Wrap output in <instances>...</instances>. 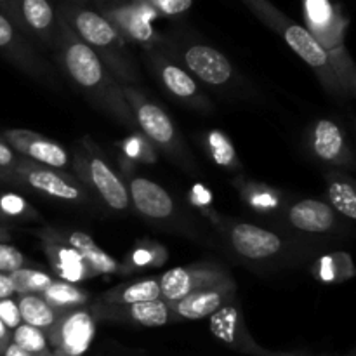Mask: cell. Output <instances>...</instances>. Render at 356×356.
Returning a JSON list of instances; mask_svg holds the SVG:
<instances>
[{
	"label": "cell",
	"instance_id": "obj_1",
	"mask_svg": "<svg viewBox=\"0 0 356 356\" xmlns=\"http://www.w3.org/2000/svg\"><path fill=\"white\" fill-rule=\"evenodd\" d=\"M59 61L73 86L94 106L110 115L124 127L138 129L134 115L122 92V86L89 45L68 35L61 42Z\"/></svg>",
	"mask_w": 356,
	"mask_h": 356
},
{
	"label": "cell",
	"instance_id": "obj_2",
	"mask_svg": "<svg viewBox=\"0 0 356 356\" xmlns=\"http://www.w3.org/2000/svg\"><path fill=\"white\" fill-rule=\"evenodd\" d=\"M125 101L134 115V122L139 131L160 149L167 153L174 162L183 163L188 169H193L195 162L188 153L176 125L170 120L165 110L149 101L136 86H122Z\"/></svg>",
	"mask_w": 356,
	"mask_h": 356
},
{
	"label": "cell",
	"instance_id": "obj_3",
	"mask_svg": "<svg viewBox=\"0 0 356 356\" xmlns=\"http://www.w3.org/2000/svg\"><path fill=\"white\" fill-rule=\"evenodd\" d=\"M73 28L83 44L89 45L99 56L101 61L120 86H134L138 82L139 75L132 68L131 61L122 54L118 47L117 30L111 26L106 17L92 10H79L73 16Z\"/></svg>",
	"mask_w": 356,
	"mask_h": 356
},
{
	"label": "cell",
	"instance_id": "obj_4",
	"mask_svg": "<svg viewBox=\"0 0 356 356\" xmlns=\"http://www.w3.org/2000/svg\"><path fill=\"white\" fill-rule=\"evenodd\" d=\"M19 186H28L35 191L63 202H86L89 193L79 179L66 174L65 170L51 169L31 160L19 156L13 170Z\"/></svg>",
	"mask_w": 356,
	"mask_h": 356
},
{
	"label": "cell",
	"instance_id": "obj_5",
	"mask_svg": "<svg viewBox=\"0 0 356 356\" xmlns=\"http://www.w3.org/2000/svg\"><path fill=\"white\" fill-rule=\"evenodd\" d=\"M226 280H232V275L221 264L211 263V261L172 268V270L165 271L162 277H159L160 299L165 302L179 301L200 289L211 287V285L221 284Z\"/></svg>",
	"mask_w": 356,
	"mask_h": 356
},
{
	"label": "cell",
	"instance_id": "obj_6",
	"mask_svg": "<svg viewBox=\"0 0 356 356\" xmlns=\"http://www.w3.org/2000/svg\"><path fill=\"white\" fill-rule=\"evenodd\" d=\"M82 146L86 148V159L80 162L83 163L82 167L86 170V179L89 181L90 186L97 191L101 200L113 211H127L129 204V191L124 181L115 174L110 163L101 156L99 149L96 148L94 143L89 139H83Z\"/></svg>",
	"mask_w": 356,
	"mask_h": 356
},
{
	"label": "cell",
	"instance_id": "obj_7",
	"mask_svg": "<svg viewBox=\"0 0 356 356\" xmlns=\"http://www.w3.org/2000/svg\"><path fill=\"white\" fill-rule=\"evenodd\" d=\"M209 327L211 332L219 343L228 346L229 350L236 351L242 355L250 356H280L282 353H275V351H268L261 348L256 341L250 336L249 329H247L245 318H243L242 312L235 301L228 302L218 312L212 313L209 316Z\"/></svg>",
	"mask_w": 356,
	"mask_h": 356
},
{
	"label": "cell",
	"instance_id": "obj_8",
	"mask_svg": "<svg viewBox=\"0 0 356 356\" xmlns=\"http://www.w3.org/2000/svg\"><path fill=\"white\" fill-rule=\"evenodd\" d=\"M2 139L16 155L31 162L58 170H66L70 167L68 152L51 138H45L28 129H9L3 131Z\"/></svg>",
	"mask_w": 356,
	"mask_h": 356
},
{
	"label": "cell",
	"instance_id": "obj_9",
	"mask_svg": "<svg viewBox=\"0 0 356 356\" xmlns=\"http://www.w3.org/2000/svg\"><path fill=\"white\" fill-rule=\"evenodd\" d=\"M94 337V316L86 309H70L61 315L47 341L52 350L66 356H79L89 348Z\"/></svg>",
	"mask_w": 356,
	"mask_h": 356
},
{
	"label": "cell",
	"instance_id": "obj_10",
	"mask_svg": "<svg viewBox=\"0 0 356 356\" xmlns=\"http://www.w3.org/2000/svg\"><path fill=\"white\" fill-rule=\"evenodd\" d=\"M235 282L232 278V280L200 289V291L193 292V294L186 296V298L179 299V301L167 302V306L174 313L177 322H183V320H190V322L204 320L209 318L212 313H216L225 305L232 302L235 299Z\"/></svg>",
	"mask_w": 356,
	"mask_h": 356
},
{
	"label": "cell",
	"instance_id": "obj_11",
	"mask_svg": "<svg viewBox=\"0 0 356 356\" xmlns=\"http://www.w3.org/2000/svg\"><path fill=\"white\" fill-rule=\"evenodd\" d=\"M152 61L156 79L165 87L167 92L172 94L176 99L183 101L184 104L197 108L200 111H211L214 108L207 94L200 89L197 80L186 70L167 61L162 56H153Z\"/></svg>",
	"mask_w": 356,
	"mask_h": 356
},
{
	"label": "cell",
	"instance_id": "obj_12",
	"mask_svg": "<svg viewBox=\"0 0 356 356\" xmlns=\"http://www.w3.org/2000/svg\"><path fill=\"white\" fill-rule=\"evenodd\" d=\"M184 65L193 73V79L202 80L207 86L225 87L233 82L235 70L222 52L211 45L195 44L184 51Z\"/></svg>",
	"mask_w": 356,
	"mask_h": 356
},
{
	"label": "cell",
	"instance_id": "obj_13",
	"mask_svg": "<svg viewBox=\"0 0 356 356\" xmlns=\"http://www.w3.org/2000/svg\"><path fill=\"white\" fill-rule=\"evenodd\" d=\"M94 315L106 320H118V322L136 323L141 327H162L167 323L177 322L174 313L167 306L165 301L156 299L149 302H139L131 306H108L94 302Z\"/></svg>",
	"mask_w": 356,
	"mask_h": 356
},
{
	"label": "cell",
	"instance_id": "obj_14",
	"mask_svg": "<svg viewBox=\"0 0 356 356\" xmlns=\"http://www.w3.org/2000/svg\"><path fill=\"white\" fill-rule=\"evenodd\" d=\"M229 242L236 254L250 261L273 257L282 250V240L277 233L249 222H238L229 229Z\"/></svg>",
	"mask_w": 356,
	"mask_h": 356
},
{
	"label": "cell",
	"instance_id": "obj_15",
	"mask_svg": "<svg viewBox=\"0 0 356 356\" xmlns=\"http://www.w3.org/2000/svg\"><path fill=\"white\" fill-rule=\"evenodd\" d=\"M127 191L129 200L145 218L153 221H165L176 212V204L167 190L146 177H132L129 181Z\"/></svg>",
	"mask_w": 356,
	"mask_h": 356
},
{
	"label": "cell",
	"instance_id": "obj_16",
	"mask_svg": "<svg viewBox=\"0 0 356 356\" xmlns=\"http://www.w3.org/2000/svg\"><path fill=\"white\" fill-rule=\"evenodd\" d=\"M38 238L42 240V245H44L45 254H47L56 275L61 277L63 280L73 282L92 277L90 270L87 268L86 261H83L72 247H68L65 242H61V240L52 233V229L38 232Z\"/></svg>",
	"mask_w": 356,
	"mask_h": 356
},
{
	"label": "cell",
	"instance_id": "obj_17",
	"mask_svg": "<svg viewBox=\"0 0 356 356\" xmlns=\"http://www.w3.org/2000/svg\"><path fill=\"white\" fill-rule=\"evenodd\" d=\"M56 236L66 245L72 247L83 261L92 275H113L120 271V264L113 259L108 252H104L99 245L83 232H61L52 229Z\"/></svg>",
	"mask_w": 356,
	"mask_h": 356
},
{
	"label": "cell",
	"instance_id": "obj_18",
	"mask_svg": "<svg viewBox=\"0 0 356 356\" xmlns=\"http://www.w3.org/2000/svg\"><path fill=\"white\" fill-rule=\"evenodd\" d=\"M291 226L305 233H327L336 225V212L322 200H301L292 205L287 212Z\"/></svg>",
	"mask_w": 356,
	"mask_h": 356
},
{
	"label": "cell",
	"instance_id": "obj_19",
	"mask_svg": "<svg viewBox=\"0 0 356 356\" xmlns=\"http://www.w3.org/2000/svg\"><path fill=\"white\" fill-rule=\"evenodd\" d=\"M312 146L315 155L320 160L329 163H346L351 162L350 149H348L344 132L336 122L320 120L316 122L312 136Z\"/></svg>",
	"mask_w": 356,
	"mask_h": 356
},
{
	"label": "cell",
	"instance_id": "obj_20",
	"mask_svg": "<svg viewBox=\"0 0 356 356\" xmlns=\"http://www.w3.org/2000/svg\"><path fill=\"white\" fill-rule=\"evenodd\" d=\"M160 299L159 278H143V280L129 282L110 289L96 302L108 306H131L139 302H149Z\"/></svg>",
	"mask_w": 356,
	"mask_h": 356
},
{
	"label": "cell",
	"instance_id": "obj_21",
	"mask_svg": "<svg viewBox=\"0 0 356 356\" xmlns=\"http://www.w3.org/2000/svg\"><path fill=\"white\" fill-rule=\"evenodd\" d=\"M0 51L6 52L10 61L16 63L21 70L30 76L38 80H44L47 83H54V76L49 75L45 66L38 59L30 56V52L16 47V31H14L13 23L7 19L3 14H0Z\"/></svg>",
	"mask_w": 356,
	"mask_h": 356
},
{
	"label": "cell",
	"instance_id": "obj_22",
	"mask_svg": "<svg viewBox=\"0 0 356 356\" xmlns=\"http://www.w3.org/2000/svg\"><path fill=\"white\" fill-rule=\"evenodd\" d=\"M17 308H19V315L23 323L42 330V332L45 334V337H47V334L51 332L52 327L58 323V320L61 318V315L65 313L52 308V306L38 294L19 296V298H17Z\"/></svg>",
	"mask_w": 356,
	"mask_h": 356
},
{
	"label": "cell",
	"instance_id": "obj_23",
	"mask_svg": "<svg viewBox=\"0 0 356 356\" xmlns=\"http://www.w3.org/2000/svg\"><path fill=\"white\" fill-rule=\"evenodd\" d=\"M42 298L59 312H70V309H82L89 306L90 296L82 289L75 287L73 284L65 280H54L44 291Z\"/></svg>",
	"mask_w": 356,
	"mask_h": 356
},
{
	"label": "cell",
	"instance_id": "obj_24",
	"mask_svg": "<svg viewBox=\"0 0 356 356\" xmlns=\"http://www.w3.org/2000/svg\"><path fill=\"white\" fill-rule=\"evenodd\" d=\"M23 19L35 33L47 37L54 24V10L47 0H21Z\"/></svg>",
	"mask_w": 356,
	"mask_h": 356
},
{
	"label": "cell",
	"instance_id": "obj_25",
	"mask_svg": "<svg viewBox=\"0 0 356 356\" xmlns=\"http://www.w3.org/2000/svg\"><path fill=\"white\" fill-rule=\"evenodd\" d=\"M327 197H329L330 207L332 211H337L339 214H343L344 218H348L350 221L356 219V190L353 183L343 179V177H337L332 179L327 186Z\"/></svg>",
	"mask_w": 356,
	"mask_h": 356
},
{
	"label": "cell",
	"instance_id": "obj_26",
	"mask_svg": "<svg viewBox=\"0 0 356 356\" xmlns=\"http://www.w3.org/2000/svg\"><path fill=\"white\" fill-rule=\"evenodd\" d=\"M10 282H13L14 292L17 296H28V294H44L45 289L54 282V277L40 270H33V268H19V270L9 273Z\"/></svg>",
	"mask_w": 356,
	"mask_h": 356
},
{
	"label": "cell",
	"instance_id": "obj_27",
	"mask_svg": "<svg viewBox=\"0 0 356 356\" xmlns=\"http://www.w3.org/2000/svg\"><path fill=\"white\" fill-rule=\"evenodd\" d=\"M10 343H14L16 346H19L21 350L28 351V353L35 356H42L51 350L45 334L42 332V330L35 329V327L26 325V323H21L17 329L13 330Z\"/></svg>",
	"mask_w": 356,
	"mask_h": 356
},
{
	"label": "cell",
	"instance_id": "obj_28",
	"mask_svg": "<svg viewBox=\"0 0 356 356\" xmlns=\"http://www.w3.org/2000/svg\"><path fill=\"white\" fill-rule=\"evenodd\" d=\"M35 218H38L37 211L23 197L14 193L0 195V221H30Z\"/></svg>",
	"mask_w": 356,
	"mask_h": 356
},
{
	"label": "cell",
	"instance_id": "obj_29",
	"mask_svg": "<svg viewBox=\"0 0 356 356\" xmlns=\"http://www.w3.org/2000/svg\"><path fill=\"white\" fill-rule=\"evenodd\" d=\"M19 268H26L24 254L9 242H0V273H13Z\"/></svg>",
	"mask_w": 356,
	"mask_h": 356
},
{
	"label": "cell",
	"instance_id": "obj_30",
	"mask_svg": "<svg viewBox=\"0 0 356 356\" xmlns=\"http://www.w3.org/2000/svg\"><path fill=\"white\" fill-rule=\"evenodd\" d=\"M0 320H2V323L10 332L23 323L19 315V308H17V301H14L13 298L0 299Z\"/></svg>",
	"mask_w": 356,
	"mask_h": 356
},
{
	"label": "cell",
	"instance_id": "obj_31",
	"mask_svg": "<svg viewBox=\"0 0 356 356\" xmlns=\"http://www.w3.org/2000/svg\"><path fill=\"white\" fill-rule=\"evenodd\" d=\"M17 160H19V155H16V153L13 152V148L0 138V169L13 172Z\"/></svg>",
	"mask_w": 356,
	"mask_h": 356
},
{
	"label": "cell",
	"instance_id": "obj_32",
	"mask_svg": "<svg viewBox=\"0 0 356 356\" xmlns=\"http://www.w3.org/2000/svg\"><path fill=\"white\" fill-rule=\"evenodd\" d=\"M160 7H162L163 13L167 14H179L184 13L186 9H190L191 0H162Z\"/></svg>",
	"mask_w": 356,
	"mask_h": 356
},
{
	"label": "cell",
	"instance_id": "obj_33",
	"mask_svg": "<svg viewBox=\"0 0 356 356\" xmlns=\"http://www.w3.org/2000/svg\"><path fill=\"white\" fill-rule=\"evenodd\" d=\"M14 294H16V292H14L9 273H0V299L13 298Z\"/></svg>",
	"mask_w": 356,
	"mask_h": 356
},
{
	"label": "cell",
	"instance_id": "obj_34",
	"mask_svg": "<svg viewBox=\"0 0 356 356\" xmlns=\"http://www.w3.org/2000/svg\"><path fill=\"white\" fill-rule=\"evenodd\" d=\"M10 337H13V332H10V330L3 325L2 320H0V356L3 355L6 348L10 344Z\"/></svg>",
	"mask_w": 356,
	"mask_h": 356
},
{
	"label": "cell",
	"instance_id": "obj_35",
	"mask_svg": "<svg viewBox=\"0 0 356 356\" xmlns=\"http://www.w3.org/2000/svg\"><path fill=\"white\" fill-rule=\"evenodd\" d=\"M2 356H35V355L28 353V351L21 350V348L16 346V344H14V343H10L9 346L6 348V351H3Z\"/></svg>",
	"mask_w": 356,
	"mask_h": 356
},
{
	"label": "cell",
	"instance_id": "obj_36",
	"mask_svg": "<svg viewBox=\"0 0 356 356\" xmlns=\"http://www.w3.org/2000/svg\"><path fill=\"white\" fill-rule=\"evenodd\" d=\"M10 238H13V235H10V229L0 222V242H10Z\"/></svg>",
	"mask_w": 356,
	"mask_h": 356
},
{
	"label": "cell",
	"instance_id": "obj_37",
	"mask_svg": "<svg viewBox=\"0 0 356 356\" xmlns=\"http://www.w3.org/2000/svg\"><path fill=\"white\" fill-rule=\"evenodd\" d=\"M0 181H7V183L17 184V181H16V177H14V174L9 172V170H3V169H0Z\"/></svg>",
	"mask_w": 356,
	"mask_h": 356
},
{
	"label": "cell",
	"instance_id": "obj_38",
	"mask_svg": "<svg viewBox=\"0 0 356 356\" xmlns=\"http://www.w3.org/2000/svg\"><path fill=\"white\" fill-rule=\"evenodd\" d=\"M42 356H66V355L59 353V351L52 350V348H51V350H49V351H47V353H44V355H42Z\"/></svg>",
	"mask_w": 356,
	"mask_h": 356
},
{
	"label": "cell",
	"instance_id": "obj_39",
	"mask_svg": "<svg viewBox=\"0 0 356 356\" xmlns=\"http://www.w3.org/2000/svg\"><path fill=\"white\" fill-rule=\"evenodd\" d=\"M280 356H291V355H280Z\"/></svg>",
	"mask_w": 356,
	"mask_h": 356
},
{
	"label": "cell",
	"instance_id": "obj_40",
	"mask_svg": "<svg viewBox=\"0 0 356 356\" xmlns=\"http://www.w3.org/2000/svg\"><path fill=\"white\" fill-rule=\"evenodd\" d=\"M0 2H3V0H0Z\"/></svg>",
	"mask_w": 356,
	"mask_h": 356
}]
</instances>
